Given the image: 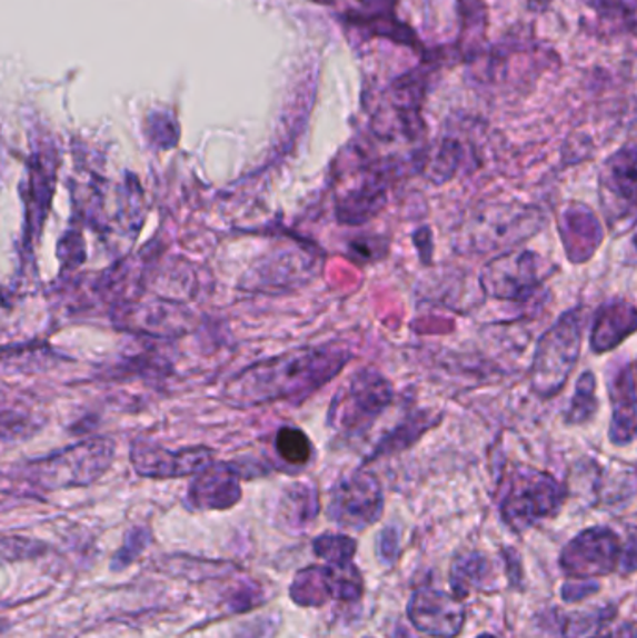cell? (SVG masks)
<instances>
[{"mask_svg": "<svg viewBox=\"0 0 637 638\" xmlns=\"http://www.w3.org/2000/svg\"><path fill=\"white\" fill-rule=\"evenodd\" d=\"M54 191V165L38 161L30 169L29 192L24 195L27 203V241L34 243L40 238L41 228L48 217L49 206Z\"/></svg>", "mask_w": 637, "mask_h": 638, "instance_id": "obj_16", "label": "cell"}, {"mask_svg": "<svg viewBox=\"0 0 637 638\" xmlns=\"http://www.w3.org/2000/svg\"><path fill=\"white\" fill-rule=\"evenodd\" d=\"M439 417L432 418V412L430 411L414 412L411 417L400 422V426L392 428L386 437H381V441L376 445L375 452H372V456H370L367 461L406 450V448L411 447L430 426H436Z\"/></svg>", "mask_w": 637, "mask_h": 638, "instance_id": "obj_18", "label": "cell"}, {"mask_svg": "<svg viewBox=\"0 0 637 638\" xmlns=\"http://www.w3.org/2000/svg\"><path fill=\"white\" fill-rule=\"evenodd\" d=\"M567 638H634V626L611 631L609 612L597 610L593 615L576 616L567 627Z\"/></svg>", "mask_w": 637, "mask_h": 638, "instance_id": "obj_21", "label": "cell"}, {"mask_svg": "<svg viewBox=\"0 0 637 638\" xmlns=\"http://www.w3.org/2000/svg\"><path fill=\"white\" fill-rule=\"evenodd\" d=\"M115 459V442L106 437L88 439L71 447L34 459L24 465L21 475L36 488L68 489L84 488L100 480Z\"/></svg>", "mask_w": 637, "mask_h": 638, "instance_id": "obj_2", "label": "cell"}, {"mask_svg": "<svg viewBox=\"0 0 637 638\" xmlns=\"http://www.w3.org/2000/svg\"><path fill=\"white\" fill-rule=\"evenodd\" d=\"M46 426V415L23 396L0 389V439H29Z\"/></svg>", "mask_w": 637, "mask_h": 638, "instance_id": "obj_15", "label": "cell"}, {"mask_svg": "<svg viewBox=\"0 0 637 638\" xmlns=\"http://www.w3.org/2000/svg\"><path fill=\"white\" fill-rule=\"evenodd\" d=\"M150 538L152 536H150L148 528H131L126 535L122 549L117 552V557L112 558V569L128 568L129 564H133L137 557L147 549Z\"/></svg>", "mask_w": 637, "mask_h": 638, "instance_id": "obj_27", "label": "cell"}, {"mask_svg": "<svg viewBox=\"0 0 637 638\" xmlns=\"http://www.w3.org/2000/svg\"><path fill=\"white\" fill-rule=\"evenodd\" d=\"M59 256L60 261H62V268L66 271L81 266L84 258H87V247H84V239H82L81 232H77V230L66 232L64 238L60 239Z\"/></svg>", "mask_w": 637, "mask_h": 638, "instance_id": "obj_28", "label": "cell"}, {"mask_svg": "<svg viewBox=\"0 0 637 638\" xmlns=\"http://www.w3.org/2000/svg\"><path fill=\"white\" fill-rule=\"evenodd\" d=\"M598 411L597 378L593 371H584L579 376L576 385V395H574L570 407H568V423H587L595 418Z\"/></svg>", "mask_w": 637, "mask_h": 638, "instance_id": "obj_22", "label": "cell"}, {"mask_svg": "<svg viewBox=\"0 0 637 638\" xmlns=\"http://www.w3.org/2000/svg\"><path fill=\"white\" fill-rule=\"evenodd\" d=\"M292 599L303 607H318L326 604L331 594L328 568H309L299 571L292 585Z\"/></svg>", "mask_w": 637, "mask_h": 638, "instance_id": "obj_20", "label": "cell"}, {"mask_svg": "<svg viewBox=\"0 0 637 638\" xmlns=\"http://www.w3.org/2000/svg\"><path fill=\"white\" fill-rule=\"evenodd\" d=\"M43 552V546L38 541L23 540V538H4L0 540V560H23L34 558Z\"/></svg>", "mask_w": 637, "mask_h": 638, "instance_id": "obj_29", "label": "cell"}, {"mask_svg": "<svg viewBox=\"0 0 637 638\" xmlns=\"http://www.w3.org/2000/svg\"><path fill=\"white\" fill-rule=\"evenodd\" d=\"M123 321L129 323L133 321L137 329L148 332H161V335H169V332L183 331V313L175 307H167V305H145V307L129 308Z\"/></svg>", "mask_w": 637, "mask_h": 638, "instance_id": "obj_19", "label": "cell"}, {"mask_svg": "<svg viewBox=\"0 0 637 638\" xmlns=\"http://www.w3.org/2000/svg\"><path fill=\"white\" fill-rule=\"evenodd\" d=\"M398 551V535L397 530L387 528L386 532L380 538V555L387 562H392L397 557Z\"/></svg>", "mask_w": 637, "mask_h": 638, "instance_id": "obj_30", "label": "cell"}, {"mask_svg": "<svg viewBox=\"0 0 637 638\" xmlns=\"http://www.w3.org/2000/svg\"><path fill=\"white\" fill-rule=\"evenodd\" d=\"M384 511L380 480L369 470L359 469L335 484L329 495L328 516L337 525L362 530L378 521Z\"/></svg>", "mask_w": 637, "mask_h": 638, "instance_id": "obj_7", "label": "cell"}, {"mask_svg": "<svg viewBox=\"0 0 637 638\" xmlns=\"http://www.w3.org/2000/svg\"><path fill=\"white\" fill-rule=\"evenodd\" d=\"M315 551L318 557L329 564H350L356 555V541L342 535H324L315 540Z\"/></svg>", "mask_w": 637, "mask_h": 638, "instance_id": "obj_26", "label": "cell"}, {"mask_svg": "<svg viewBox=\"0 0 637 638\" xmlns=\"http://www.w3.org/2000/svg\"><path fill=\"white\" fill-rule=\"evenodd\" d=\"M395 392L389 379L372 366L356 371L337 392L329 409V426L340 437L367 436L376 420L391 406Z\"/></svg>", "mask_w": 637, "mask_h": 638, "instance_id": "obj_4", "label": "cell"}, {"mask_svg": "<svg viewBox=\"0 0 637 638\" xmlns=\"http://www.w3.org/2000/svg\"><path fill=\"white\" fill-rule=\"evenodd\" d=\"M548 277V263L531 250H512L488 261L480 273L482 290L499 301H527Z\"/></svg>", "mask_w": 637, "mask_h": 638, "instance_id": "obj_6", "label": "cell"}, {"mask_svg": "<svg viewBox=\"0 0 637 638\" xmlns=\"http://www.w3.org/2000/svg\"><path fill=\"white\" fill-rule=\"evenodd\" d=\"M584 313L573 308L544 332L533 355L531 389L538 398L559 395L578 365Z\"/></svg>", "mask_w": 637, "mask_h": 638, "instance_id": "obj_3", "label": "cell"}, {"mask_svg": "<svg viewBox=\"0 0 637 638\" xmlns=\"http://www.w3.org/2000/svg\"><path fill=\"white\" fill-rule=\"evenodd\" d=\"M129 459L133 469L145 478H183L199 475L200 470L213 463V450L189 447L172 452L152 442H135Z\"/></svg>", "mask_w": 637, "mask_h": 638, "instance_id": "obj_9", "label": "cell"}, {"mask_svg": "<svg viewBox=\"0 0 637 638\" xmlns=\"http://www.w3.org/2000/svg\"><path fill=\"white\" fill-rule=\"evenodd\" d=\"M276 448L279 456L293 467H303L312 458V445H310L309 437L298 428H290V426H285L277 433Z\"/></svg>", "mask_w": 637, "mask_h": 638, "instance_id": "obj_23", "label": "cell"}, {"mask_svg": "<svg viewBox=\"0 0 637 638\" xmlns=\"http://www.w3.org/2000/svg\"><path fill=\"white\" fill-rule=\"evenodd\" d=\"M609 398L614 407L609 437L617 447H628L636 439V379L631 362H626L609 381Z\"/></svg>", "mask_w": 637, "mask_h": 638, "instance_id": "obj_13", "label": "cell"}, {"mask_svg": "<svg viewBox=\"0 0 637 638\" xmlns=\"http://www.w3.org/2000/svg\"><path fill=\"white\" fill-rule=\"evenodd\" d=\"M636 326L637 312L631 302L604 305L595 316V323L590 329V349L600 355L619 348L626 338L636 332Z\"/></svg>", "mask_w": 637, "mask_h": 638, "instance_id": "obj_14", "label": "cell"}, {"mask_svg": "<svg viewBox=\"0 0 637 638\" xmlns=\"http://www.w3.org/2000/svg\"><path fill=\"white\" fill-rule=\"evenodd\" d=\"M0 624H2V621H0Z\"/></svg>", "mask_w": 637, "mask_h": 638, "instance_id": "obj_33", "label": "cell"}, {"mask_svg": "<svg viewBox=\"0 0 637 638\" xmlns=\"http://www.w3.org/2000/svg\"><path fill=\"white\" fill-rule=\"evenodd\" d=\"M603 189L611 202L623 206V213L634 211L636 206V150L628 146L609 159L603 172Z\"/></svg>", "mask_w": 637, "mask_h": 638, "instance_id": "obj_17", "label": "cell"}, {"mask_svg": "<svg viewBox=\"0 0 637 638\" xmlns=\"http://www.w3.org/2000/svg\"><path fill=\"white\" fill-rule=\"evenodd\" d=\"M620 558V540L606 527L589 528L576 536L563 551V569L578 579L614 571Z\"/></svg>", "mask_w": 637, "mask_h": 638, "instance_id": "obj_8", "label": "cell"}, {"mask_svg": "<svg viewBox=\"0 0 637 638\" xmlns=\"http://www.w3.org/2000/svg\"><path fill=\"white\" fill-rule=\"evenodd\" d=\"M479 638H496V637H490V635H482V637Z\"/></svg>", "mask_w": 637, "mask_h": 638, "instance_id": "obj_32", "label": "cell"}, {"mask_svg": "<svg viewBox=\"0 0 637 638\" xmlns=\"http://www.w3.org/2000/svg\"><path fill=\"white\" fill-rule=\"evenodd\" d=\"M282 511H285L287 521L292 522L293 527L315 519L316 511H318L315 491L307 486H301V484L288 489L285 502H282Z\"/></svg>", "mask_w": 637, "mask_h": 638, "instance_id": "obj_24", "label": "cell"}, {"mask_svg": "<svg viewBox=\"0 0 637 638\" xmlns=\"http://www.w3.org/2000/svg\"><path fill=\"white\" fill-rule=\"evenodd\" d=\"M486 574H488L486 558L480 557V555H468L455 564L450 582H452V588L457 590V594L468 596L471 588L477 587L480 580H485Z\"/></svg>", "mask_w": 637, "mask_h": 638, "instance_id": "obj_25", "label": "cell"}, {"mask_svg": "<svg viewBox=\"0 0 637 638\" xmlns=\"http://www.w3.org/2000/svg\"><path fill=\"white\" fill-rule=\"evenodd\" d=\"M351 359L354 353L340 343L293 349L241 370L222 390V400L238 409L299 403L334 381Z\"/></svg>", "mask_w": 637, "mask_h": 638, "instance_id": "obj_1", "label": "cell"}, {"mask_svg": "<svg viewBox=\"0 0 637 638\" xmlns=\"http://www.w3.org/2000/svg\"><path fill=\"white\" fill-rule=\"evenodd\" d=\"M597 590V585H593L589 580H578V585L576 582H568L567 587L563 588V596L568 601H576V599L585 598V596H589L590 592H595Z\"/></svg>", "mask_w": 637, "mask_h": 638, "instance_id": "obj_31", "label": "cell"}, {"mask_svg": "<svg viewBox=\"0 0 637 638\" xmlns=\"http://www.w3.org/2000/svg\"><path fill=\"white\" fill-rule=\"evenodd\" d=\"M565 500V489L554 476L520 467L510 476L501 514L515 530H526L546 517L556 516Z\"/></svg>", "mask_w": 637, "mask_h": 638, "instance_id": "obj_5", "label": "cell"}, {"mask_svg": "<svg viewBox=\"0 0 637 638\" xmlns=\"http://www.w3.org/2000/svg\"><path fill=\"white\" fill-rule=\"evenodd\" d=\"M241 470L235 463L208 465L189 486L188 502L195 510H227L241 499Z\"/></svg>", "mask_w": 637, "mask_h": 638, "instance_id": "obj_10", "label": "cell"}, {"mask_svg": "<svg viewBox=\"0 0 637 638\" xmlns=\"http://www.w3.org/2000/svg\"><path fill=\"white\" fill-rule=\"evenodd\" d=\"M386 180L381 170H372L361 176L345 192H339L335 202V213L342 225H365L375 219L386 206Z\"/></svg>", "mask_w": 637, "mask_h": 638, "instance_id": "obj_12", "label": "cell"}, {"mask_svg": "<svg viewBox=\"0 0 637 638\" xmlns=\"http://www.w3.org/2000/svg\"><path fill=\"white\" fill-rule=\"evenodd\" d=\"M409 618L430 637L455 638L462 629L464 607L458 599L438 590H421L409 604Z\"/></svg>", "mask_w": 637, "mask_h": 638, "instance_id": "obj_11", "label": "cell"}]
</instances>
